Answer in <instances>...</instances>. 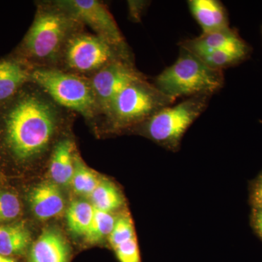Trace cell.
I'll use <instances>...</instances> for the list:
<instances>
[{
  "mask_svg": "<svg viewBox=\"0 0 262 262\" xmlns=\"http://www.w3.org/2000/svg\"><path fill=\"white\" fill-rule=\"evenodd\" d=\"M90 198L96 209L108 213L119 209L123 204V198L120 191L113 183L106 179H101Z\"/></svg>",
  "mask_w": 262,
  "mask_h": 262,
  "instance_id": "cell-18",
  "label": "cell"
},
{
  "mask_svg": "<svg viewBox=\"0 0 262 262\" xmlns=\"http://www.w3.org/2000/svg\"><path fill=\"white\" fill-rule=\"evenodd\" d=\"M70 247L55 227L42 231L29 251L28 262H70Z\"/></svg>",
  "mask_w": 262,
  "mask_h": 262,
  "instance_id": "cell-10",
  "label": "cell"
},
{
  "mask_svg": "<svg viewBox=\"0 0 262 262\" xmlns=\"http://www.w3.org/2000/svg\"><path fill=\"white\" fill-rule=\"evenodd\" d=\"M146 78L130 58L120 57L90 77L101 115H104L114 98L135 81Z\"/></svg>",
  "mask_w": 262,
  "mask_h": 262,
  "instance_id": "cell-9",
  "label": "cell"
},
{
  "mask_svg": "<svg viewBox=\"0 0 262 262\" xmlns=\"http://www.w3.org/2000/svg\"><path fill=\"white\" fill-rule=\"evenodd\" d=\"M193 17L203 33L229 28V20L223 4L217 0H190L188 2Z\"/></svg>",
  "mask_w": 262,
  "mask_h": 262,
  "instance_id": "cell-15",
  "label": "cell"
},
{
  "mask_svg": "<svg viewBox=\"0 0 262 262\" xmlns=\"http://www.w3.org/2000/svg\"><path fill=\"white\" fill-rule=\"evenodd\" d=\"M180 46L196 56L225 48L248 47L237 32L229 27L215 32L202 33L199 37L184 40Z\"/></svg>",
  "mask_w": 262,
  "mask_h": 262,
  "instance_id": "cell-14",
  "label": "cell"
},
{
  "mask_svg": "<svg viewBox=\"0 0 262 262\" xmlns=\"http://www.w3.org/2000/svg\"><path fill=\"white\" fill-rule=\"evenodd\" d=\"M72 113L30 82L3 103L0 120L7 148L15 160L29 163L46 154Z\"/></svg>",
  "mask_w": 262,
  "mask_h": 262,
  "instance_id": "cell-1",
  "label": "cell"
},
{
  "mask_svg": "<svg viewBox=\"0 0 262 262\" xmlns=\"http://www.w3.org/2000/svg\"><path fill=\"white\" fill-rule=\"evenodd\" d=\"M30 243V232L22 222L0 227V254L5 256L21 254Z\"/></svg>",
  "mask_w": 262,
  "mask_h": 262,
  "instance_id": "cell-16",
  "label": "cell"
},
{
  "mask_svg": "<svg viewBox=\"0 0 262 262\" xmlns=\"http://www.w3.org/2000/svg\"><path fill=\"white\" fill-rule=\"evenodd\" d=\"M251 221L253 228L262 239V208H253Z\"/></svg>",
  "mask_w": 262,
  "mask_h": 262,
  "instance_id": "cell-26",
  "label": "cell"
},
{
  "mask_svg": "<svg viewBox=\"0 0 262 262\" xmlns=\"http://www.w3.org/2000/svg\"><path fill=\"white\" fill-rule=\"evenodd\" d=\"M32 69L19 58L0 61V103L14 97L24 86L32 82Z\"/></svg>",
  "mask_w": 262,
  "mask_h": 262,
  "instance_id": "cell-11",
  "label": "cell"
},
{
  "mask_svg": "<svg viewBox=\"0 0 262 262\" xmlns=\"http://www.w3.org/2000/svg\"><path fill=\"white\" fill-rule=\"evenodd\" d=\"M114 251L120 262H141L140 251L136 237L119 245L114 248Z\"/></svg>",
  "mask_w": 262,
  "mask_h": 262,
  "instance_id": "cell-24",
  "label": "cell"
},
{
  "mask_svg": "<svg viewBox=\"0 0 262 262\" xmlns=\"http://www.w3.org/2000/svg\"><path fill=\"white\" fill-rule=\"evenodd\" d=\"M130 58L95 34L84 31L75 34L63 50L56 69L90 78L110 62Z\"/></svg>",
  "mask_w": 262,
  "mask_h": 262,
  "instance_id": "cell-7",
  "label": "cell"
},
{
  "mask_svg": "<svg viewBox=\"0 0 262 262\" xmlns=\"http://www.w3.org/2000/svg\"><path fill=\"white\" fill-rule=\"evenodd\" d=\"M177 99L164 94L147 79L135 81L122 90L104 114L114 130L139 126L162 108L173 105Z\"/></svg>",
  "mask_w": 262,
  "mask_h": 262,
  "instance_id": "cell-5",
  "label": "cell"
},
{
  "mask_svg": "<svg viewBox=\"0 0 262 262\" xmlns=\"http://www.w3.org/2000/svg\"><path fill=\"white\" fill-rule=\"evenodd\" d=\"M32 82L44 91L61 107L78 113L88 120L101 115L91 81L56 68H38L32 71Z\"/></svg>",
  "mask_w": 262,
  "mask_h": 262,
  "instance_id": "cell-4",
  "label": "cell"
},
{
  "mask_svg": "<svg viewBox=\"0 0 262 262\" xmlns=\"http://www.w3.org/2000/svg\"><path fill=\"white\" fill-rule=\"evenodd\" d=\"M225 84L223 72L207 66L199 57L181 47L175 63L155 79L164 94L177 99L201 94H214Z\"/></svg>",
  "mask_w": 262,
  "mask_h": 262,
  "instance_id": "cell-3",
  "label": "cell"
},
{
  "mask_svg": "<svg viewBox=\"0 0 262 262\" xmlns=\"http://www.w3.org/2000/svg\"><path fill=\"white\" fill-rule=\"evenodd\" d=\"M130 5V14L132 15L134 20H139L143 10L145 8L144 2H128Z\"/></svg>",
  "mask_w": 262,
  "mask_h": 262,
  "instance_id": "cell-27",
  "label": "cell"
},
{
  "mask_svg": "<svg viewBox=\"0 0 262 262\" xmlns=\"http://www.w3.org/2000/svg\"><path fill=\"white\" fill-rule=\"evenodd\" d=\"M249 47L225 48L196 56L205 63L213 70L223 69L237 64L244 61L249 54Z\"/></svg>",
  "mask_w": 262,
  "mask_h": 262,
  "instance_id": "cell-19",
  "label": "cell"
},
{
  "mask_svg": "<svg viewBox=\"0 0 262 262\" xmlns=\"http://www.w3.org/2000/svg\"><path fill=\"white\" fill-rule=\"evenodd\" d=\"M212 95L201 94L162 108L137 126L144 136L168 149H178L184 134L209 104Z\"/></svg>",
  "mask_w": 262,
  "mask_h": 262,
  "instance_id": "cell-6",
  "label": "cell"
},
{
  "mask_svg": "<svg viewBox=\"0 0 262 262\" xmlns=\"http://www.w3.org/2000/svg\"><path fill=\"white\" fill-rule=\"evenodd\" d=\"M58 4L84 26L122 53H129L125 38L106 5L98 0H58Z\"/></svg>",
  "mask_w": 262,
  "mask_h": 262,
  "instance_id": "cell-8",
  "label": "cell"
},
{
  "mask_svg": "<svg viewBox=\"0 0 262 262\" xmlns=\"http://www.w3.org/2000/svg\"><path fill=\"white\" fill-rule=\"evenodd\" d=\"M75 144L69 136L57 141L52 150L49 173L53 182L59 186H68L72 182L77 156Z\"/></svg>",
  "mask_w": 262,
  "mask_h": 262,
  "instance_id": "cell-13",
  "label": "cell"
},
{
  "mask_svg": "<svg viewBox=\"0 0 262 262\" xmlns=\"http://www.w3.org/2000/svg\"><path fill=\"white\" fill-rule=\"evenodd\" d=\"M21 206L18 196L0 189V224L10 222L20 214Z\"/></svg>",
  "mask_w": 262,
  "mask_h": 262,
  "instance_id": "cell-23",
  "label": "cell"
},
{
  "mask_svg": "<svg viewBox=\"0 0 262 262\" xmlns=\"http://www.w3.org/2000/svg\"><path fill=\"white\" fill-rule=\"evenodd\" d=\"M0 262H16L13 258L9 256H5L4 255L0 254Z\"/></svg>",
  "mask_w": 262,
  "mask_h": 262,
  "instance_id": "cell-28",
  "label": "cell"
},
{
  "mask_svg": "<svg viewBox=\"0 0 262 262\" xmlns=\"http://www.w3.org/2000/svg\"><path fill=\"white\" fill-rule=\"evenodd\" d=\"M251 201L253 208H262V173L253 184Z\"/></svg>",
  "mask_w": 262,
  "mask_h": 262,
  "instance_id": "cell-25",
  "label": "cell"
},
{
  "mask_svg": "<svg viewBox=\"0 0 262 262\" xmlns=\"http://www.w3.org/2000/svg\"><path fill=\"white\" fill-rule=\"evenodd\" d=\"M116 219L112 213L95 208L94 219L84 235L86 241L91 244H96L108 238L113 232Z\"/></svg>",
  "mask_w": 262,
  "mask_h": 262,
  "instance_id": "cell-21",
  "label": "cell"
},
{
  "mask_svg": "<svg viewBox=\"0 0 262 262\" xmlns=\"http://www.w3.org/2000/svg\"><path fill=\"white\" fill-rule=\"evenodd\" d=\"M83 24L57 1L39 2L20 45L21 58L32 70L57 68L69 40L84 31Z\"/></svg>",
  "mask_w": 262,
  "mask_h": 262,
  "instance_id": "cell-2",
  "label": "cell"
},
{
  "mask_svg": "<svg viewBox=\"0 0 262 262\" xmlns=\"http://www.w3.org/2000/svg\"><path fill=\"white\" fill-rule=\"evenodd\" d=\"M95 213L92 203L77 200L71 203L67 211V225L71 232L77 235H85Z\"/></svg>",
  "mask_w": 262,
  "mask_h": 262,
  "instance_id": "cell-17",
  "label": "cell"
},
{
  "mask_svg": "<svg viewBox=\"0 0 262 262\" xmlns=\"http://www.w3.org/2000/svg\"><path fill=\"white\" fill-rule=\"evenodd\" d=\"M101 179L91 169L86 166L78 154L75 159V168L71 185L77 194L89 196L92 194Z\"/></svg>",
  "mask_w": 262,
  "mask_h": 262,
  "instance_id": "cell-20",
  "label": "cell"
},
{
  "mask_svg": "<svg viewBox=\"0 0 262 262\" xmlns=\"http://www.w3.org/2000/svg\"><path fill=\"white\" fill-rule=\"evenodd\" d=\"M29 201L33 213L40 220L61 214L65 207L61 191L53 182H45L36 186L29 194Z\"/></svg>",
  "mask_w": 262,
  "mask_h": 262,
  "instance_id": "cell-12",
  "label": "cell"
},
{
  "mask_svg": "<svg viewBox=\"0 0 262 262\" xmlns=\"http://www.w3.org/2000/svg\"><path fill=\"white\" fill-rule=\"evenodd\" d=\"M134 237H136L135 230L130 215L125 213L117 217L113 232L108 238L112 248L114 249Z\"/></svg>",
  "mask_w": 262,
  "mask_h": 262,
  "instance_id": "cell-22",
  "label": "cell"
}]
</instances>
